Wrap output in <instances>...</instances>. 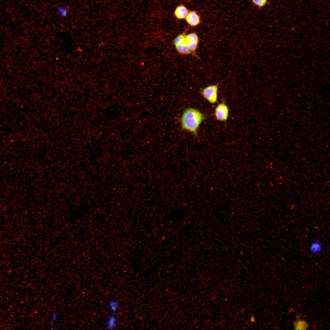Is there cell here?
Here are the masks:
<instances>
[{"mask_svg": "<svg viewBox=\"0 0 330 330\" xmlns=\"http://www.w3.org/2000/svg\"><path fill=\"white\" fill-rule=\"evenodd\" d=\"M206 117V115L198 110L191 108H187L184 111L181 118L182 127L196 136L199 127Z\"/></svg>", "mask_w": 330, "mask_h": 330, "instance_id": "cell-1", "label": "cell"}, {"mask_svg": "<svg viewBox=\"0 0 330 330\" xmlns=\"http://www.w3.org/2000/svg\"><path fill=\"white\" fill-rule=\"evenodd\" d=\"M218 89V84L210 85L204 88L201 93L206 99L214 104L217 100Z\"/></svg>", "mask_w": 330, "mask_h": 330, "instance_id": "cell-2", "label": "cell"}, {"mask_svg": "<svg viewBox=\"0 0 330 330\" xmlns=\"http://www.w3.org/2000/svg\"><path fill=\"white\" fill-rule=\"evenodd\" d=\"M215 114L218 120L225 121L228 117L229 110L227 105L224 103L218 104L216 108Z\"/></svg>", "mask_w": 330, "mask_h": 330, "instance_id": "cell-3", "label": "cell"}, {"mask_svg": "<svg viewBox=\"0 0 330 330\" xmlns=\"http://www.w3.org/2000/svg\"><path fill=\"white\" fill-rule=\"evenodd\" d=\"M185 19L188 24L192 27L197 26L200 22V17L195 11L189 12Z\"/></svg>", "mask_w": 330, "mask_h": 330, "instance_id": "cell-4", "label": "cell"}, {"mask_svg": "<svg viewBox=\"0 0 330 330\" xmlns=\"http://www.w3.org/2000/svg\"><path fill=\"white\" fill-rule=\"evenodd\" d=\"M189 12L188 10L185 6L180 5L176 8L174 14L177 19L179 20L183 19H185Z\"/></svg>", "mask_w": 330, "mask_h": 330, "instance_id": "cell-5", "label": "cell"}, {"mask_svg": "<svg viewBox=\"0 0 330 330\" xmlns=\"http://www.w3.org/2000/svg\"><path fill=\"white\" fill-rule=\"evenodd\" d=\"M322 245L321 242L318 241H314L310 245L309 251L311 256H314L320 252L322 249Z\"/></svg>", "mask_w": 330, "mask_h": 330, "instance_id": "cell-6", "label": "cell"}, {"mask_svg": "<svg viewBox=\"0 0 330 330\" xmlns=\"http://www.w3.org/2000/svg\"><path fill=\"white\" fill-rule=\"evenodd\" d=\"M309 325L308 323L306 321L298 318L293 323L294 329L296 330L306 329L308 328Z\"/></svg>", "mask_w": 330, "mask_h": 330, "instance_id": "cell-7", "label": "cell"}, {"mask_svg": "<svg viewBox=\"0 0 330 330\" xmlns=\"http://www.w3.org/2000/svg\"><path fill=\"white\" fill-rule=\"evenodd\" d=\"M175 46L177 51L181 54H188L191 53L188 48L185 40L183 43Z\"/></svg>", "mask_w": 330, "mask_h": 330, "instance_id": "cell-8", "label": "cell"}, {"mask_svg": "<svg viewBox=\"0 0 330 330\" xmlns=\"http://www.w3.org/2000/svg\"><path fill=\"white\" fill-rule=\"evenodd\" d=\"M115 312H112L111 315L108 319L106 324V328L108 329H112L116 326V317Z\"/></svg>", "mask_w": 330, "mask_h": 330, "instance_id": "cell-9", "label": "cell"}, {"mask_svg": "<svg viewBox=\"0 0 330 330\" xmlns=\"http://www.w3.org/2000/svg\"><path fill=\"white\" fill-rule=\"evenodd\" d=\"M185 40L186 41L198 43L199 38L197 35L196 33L193 32L186 35Z\"/></svg>", "mask_w": 330, "mask_h": 330, "instance_id": "cell-10", "label": "cell"}, {"mask_svg": "<svg viewBox=\"0 0 330 330\" xmlns=\"http://www.w3.org/2000/svg\"><path fill=\"white\" fill-rule=\"evenodd\" d=\"M185 32H184L177 36L174 40V45L176 46L184 42L185 41Z\"/></svg>", "mask_w": 330, "mask_h": 330, "instance_id": "cell-11", "label": "cell"}, {"mask_svg": "<svg viewBox=\"0 0 330 330\" xmlns=\"http://www.w3.org/2000/svg\"><path fill=\"white\" fill-rule=\"evenodd\" d=\"M109 306L112 312L116 313L118 307V302L114 300L110 301L109 303Z\"/></svg>", "mask_w": 330, "mask_h": 330, "instance_id": "cell-12", "label": "cell"}, {"mask_svg": "<svg viewBox=\"0 0 330 330\" xmlns=\"http://www.w3.org/2000/svg\"><path fill=\"white\" fill-rule=\"evenodd\" d=\"M186 41L188 48L191 52L195 51L198 46V43L194 42Z\"/></svg>", "mask_w": 330, "mask_h": 330, "instance_id": "cell-13", "label": "cell"}, {"mask_svg": "<svg viewBox=\"0 0 330 330\" xmlns=\"http://www.w3.org/2000/svg\"><path fill=\"white\" fill-rule=\"evenodd\" d=\"M57 10L59 14L61 17H65L67 16L68 11L65 7L62 6L58 7Z\"/></svg>", "mask_w": 330, "mask_h": 330, "instance_id": "cell-14", "label": "cell"}, {"mask_svg": "<svg viewBox=\"0 0 330 330\" xmlns=\"http://www.w3.org/2000/svg\"><path fill=\"white\" fill-rule=\"evenodd\" d=\"M253 2L259 7L264 6L267 0H252Z\"/></svg>", "mask_w": 330, "mask_h": 330, "instance_id": "cell-15", "label": "cell"}]
</instances>
